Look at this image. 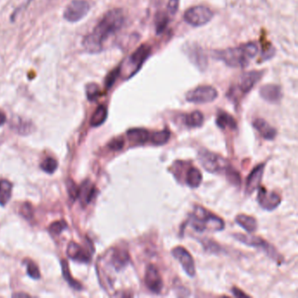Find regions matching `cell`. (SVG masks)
<instances>
[{
	"mask_svg": "<svg viewBox=\"0 0 298 298\" xmlns=\"http://www.w3.org/2000/svg\"><path fill=\"white\" fill-rule=\"evenodd\" d=\"M21 215L27 220H31L33 216V210L29 203L23 204V206H21Z\"/></svg>",
	"mask_w": 298,
	"mask_h": 298,
	"instance_id": "obj_38",
	"label": "cell"
},
{
	"mask_svg": "<svg viewBox=\"0 0 298 298\" xmlns=\"http://www.w3.org/2000/svg\"><path fill=\"white\" fill-rule=\"evenodd\" d=\"M178 4H179V0H169L167 10H168L170 15H173V16L175 15V13L177 12V8H178Z\"/></svg>",
	"mask_w": 298,
	"mask_h": 298,
	"instance_id": "obj_41",
	"label": "cell"
},
{
	"mask_svg": "<svg viewBox=\"0 0 298 298\" xmlns=\"http://www.w3.org/2000/svg\"><path fill=\"white\" fill-rule=\"evenodd\" d=\"M168 23V19L165 14H162V15H158L157 16V21H156V29H157V33H160V32L164 31V29L166 27V25Z\"/></svg>",
	"mask_w": 298,
	"mask_h": 298,
	"instance_id": "obj_35",
	"label": "cell"
},
{
	"mask_svg": "<svg viewBox=\"0 0 298 298\" xmlns=\"http://www.w3.org/2000/svg\"><path fill=\"white\" fill-rule=\"evenodd\" d=\"M232 292H233V294H234L235 297H238V298H242V297H248V295L243 293L242 290H239V289H237V288H233Z\"/></svg>",
	"mask_w": 298,
	"mask_h": 298,
	"instance_id": "obj_43",
	"label": "cell"
},
{
	"mask_svg": "<svg viewBox=\"0 0 298 298\" xmlns=\"http://www.w3.org/2000/svg\"><path fill=\"white\" fill-rule=\"evenodd\" d=\"M263 72L262 71H250V72L244 73L241 78L239 79L237 85L234 87V89L230 91H238L242 95H246L251 91V89L258 83L262 79Z\"/></svg>",
	"mask_w": 298,
	"mask_h": 298,
	"instance_id": "obj_10",
	"label": "cell"
},
{
	"mask_svg": "<svg viewBox=\"0 0 298 298\" xmlns=\"http://www.w3.org/2000/svg\"><path fill=\"white\" fill-rule=\"evenodd\" d=\"M254 129L266 140H273L276 137L277 131L271 125L262 118H257L253 122Z\"/></svg>",
	"mask_w": 298,
	"mask_h": 298,
	"instance_id": "obj_18",
	"label": "cell"
},
{
	"mask_svg": "<svg viewBox=\"0 0 298 298\" xmlns=\"http://www.w3.org/2000/svg\"><path fill=\"white\" fill-rule=\"evenodd\" d=\"M67 254L69 255V258H71L76 262L87 263V262H90V260H91V252L85 250L82 247L78 245L74 242L69 243Z\"/></svg>",
	"mask_w": 298,
	"mask_h": 298,
	"instance_id": "obj_15",
	"label": "cell"
},
{
	"mask_svg": "<svg viewBox=\"0 0 298 298\" xmlns=\"http://www.w3.org/2000/svg\"><path fill=\"white\" fill-rule=\"evenodd\" d=\"M145 282L149 291L155 294L161 292L164 287V282L157 267L152 264H149V266L147 267L145 271Z\"/></svg>",
	"mask_w": 298,
	"mask_h": 298,
	"instance_id": "obj_12",
	"label": "cell"
},
{
	"mask_svg": "<svg viewBox=\"0 0 298 298\" xmlns=\"http://www.w3.org/2000/svg\"><path fill=\"white\" fill-rule=\"evenodd\" d=\"M184 123L189 128H199L204 123V116L200 111H194L184 117Z\"/></svg>",
	"mask_w": 298,
	"mask_h": 298,
	"instance_id": "obj_25",
	"label": "cell"
},
{
	"mask_svg": "<svg viewBox=\"0 0 298 298\" xmlns=\"http://www.w3.org/2000/svg\"><path fill=\"white\" fill-rule=\"evenodd\" d=\"M214 18V12L206 5H195L188 9L184 14L187 24L194 27H200L209 23Z\"/></svg>",
	"mask_w": 298,
	"mask_h": 298,
	"instance_id": "obj_6",
	"label": "cell"
},
{
	"mask_svg": "<svg viewBox=\"0 0 298 298\" xmlns=\"http://www.w3.org/2000/svg\"><path fill=\"white\" fill-rule=\"evenodd\" d=\"M6 121V117L3 112H0V126L4 124V123Z\"/></svg>",
	"mask_w": 298,
	"mask_h": 298,
	"instance_id": "obj_44",
	"label": "cell"
},
{
	"mask_svg": "<svg viewBox=\"0 0 298 298\" xmlns=\"http://www.w3.org/2000/svg\"><path fill=\"white\" fill-rule=\"evenodd\" d=\"M31 125L29 124L28 123H24L22 122L20 124L19 127H14V129H16V131H18L19 133L22 134V135H25V134L30 133V130H31Z\"/></svg>",
	"mask_w": 298,
	"mask_h": 298,
	"instance_id": "obj_42",
	"label": "cell"
},
{
	"mask_svg": "<svg viewBox=\"0 0 298 298\" xmlns=\"http://www.w3.org/2000/svg\"><path fill=\"white\" fill-rule=\"evenodd\" d=\"M234 237L247 246L253 247V248L262 249V251H264L265 254H268V256H270L272 260H274L275 262H281L282 261V256L279 254L274 247L270 244L269 242H267L262 238L243 234H234Z\"/></svg>",
	"mask_w": 298,
	"mask_h": 298,
	"instance_id": "obj_5",
	"label": "cell"
},
{
	"mask_svg": "<svg viewBox=\"0 0 298 298\" xmlns=\"http://www.w3.org/2000/svg\"><path fill=\"white\" fill-rule=\"evenodd\" d=\"M186 53L189 57L191 61L197 66L198 69H202V70L206 69V57L201 48L198 47L196 45L187 47Z\"/></svg>",
	"mask_w": 298,
	"mask_h": 298,
	"instance_id": "obj_17",
	"label": "cell"
},
{
	"mask_svg": "<svg viewBox=\"0 0 298 298\" xmlns=\"http://www.w3.org/2000/svg\"><path fill=\"white\" fill-rule=\"evenodd\" d=\"M190 223L198 232H204L206 230L222 231L225 227L223 220L202 206L194 207V213L191 214Z\"/></svg>",
	"mask_w": 298,
	"mask_h": 298,
	"instance_id": "obj_3",
	"label": "cell"
},
{
	"mask_svg": "<svg viewBox=\"0 0 298 298\" xmlns=\"http://www.w3.org/2000/svg\"><path fill=\"white\" fill-rule=\"evenodd\" d=\"M61 270H62V274H63L65 280L69 282V285L72 287L73 289L76 290H80L82 289L81 283L75 281L74 279H73L72 276H71L70 272H69L68 262L66 261H61Z\"/></svg>",
	"mask_w": 298,
	"mask_h": 298,
	"instance_id": "obj_29",
	"label": "cell"
},
{
	"mask_svg": "<svg viewBox=\"0 0 298 298\" xmlns=\"http://www.w3.org/2000/svg\"><path fill=\"white\" fill-rule=\"evenodd\" d=\"M12 185L5 179L0 180V205L5 206L12 196Z\"/></svg>",
	"mask_w": 298,
	"mask_h": 298,
	"instance_id": "obj_26",
	"label": "cell"
},
{
	"mask_svg": "<svg viewBox=\"0 0 298 298\" xmlns=\"http://www.w3.org/2000/svg\"><path fill=\"white\" fill-rule=\"evenodd\" d=\"M110 256L111 265L117 271L123 270L129 264V255L125 249L112 250Z\"/></svg>",
	"mask_w": 298,
	"mask_h": 298,
	"instance_id": "obj_19",
	"label": "cell"
},
{
	"mask_svg": "<svg viewBox=\"0 0 298 298\" xmlns=\"http://www.w3.org/2000/svg\"><path fill=\"white\" fill-rule=\"evenodd\" d=\"M204 243V247H205V248L206 250H208L210 252H212V253H218L219 251H221V248L220 246L216 244V243H214L213 241H210V240H206V242H203Z\"/></svg>",
	"mask_w": 298,
	"mask_h": 298,
	"instance_id": "obj_39",
	"label": "cell"
},
{
	"mask_svg": "<svg viewBox=\"0 0 298 298\" xmlns=\"http://www.w3.org/2000/svg\"><path fill=\"white\" fill-rule=\"evenodd\" d=\"M258 52L256 43L249 42L236 48H230L225 50L215 51L214 57L224 62L226 66L234 69L245 68L253 61Z\"/></svg>",
	"mask_w": 298,
	"mask_h": 298,
	"instance_id": "obj_2",
	"label": "cell"
},
{
	"mask_svg": "<svg viewBox=\"0 0 298 298\" xmlns=\"http://www.w3.org/2000/svg\"><path fill=\"white\" fill-rule=\"evenodd\" d=\"M150 53V48L148 45H142L135 52L129 57V59L125 62L124 77L129 79L133 76L135 74L138 72L141 69L142 66L145 63L146 59L149 57Z\"/></svg>",
	"mask_w": 298,
	"mask_h": 298,
	"instance_id": "obj_7",
	"label": "cell"
},
{
	"mask_svg": "<svg viewBox=\"0 0 298 298\" xmlns=\"http://www.w3.org/2000/svg\"><path fill=\"white\" fill-rule=\"evenodd\" d=\"M124 21L121 9H112L106 12L92 31L83 38L82 47L92 53L101 52L105 43L121 30Z\"/></svg>",
	"mask_w": 298,
	"mask_h": 298,
	"instance_id": "obj_1",
	"label": "cell"
},
{
	"mask_svg": "<svg viewBox=\"0 0 298 298\" xmlns=\"http://www.w3.org/2000/svg\"><path fill=\"white\" fill-rule=\"evenodd\" d=\"M12 297H14V298H18V297H29V295L24 294V293H19V294H14L12 295Z\"/></svg>",
	"mask_w": 298,
	"mask_h": 298,
	"instance_id": "obj_45",
	"label": "cell"
},
{
	"mask_svg": "<svg viewBox=\"0 0 298 298\" xmlns=\"http://www.w3.org/2000/svg\"><path fill=\"white\" fill-rule=\"evenodd\" d=\"M201 182L202 174L200 171L196 167H190L185 176L186 185L191 188H197L201 184Z\"/></svg>",
	"mask_w": 298,
	"mask_h": 298,
	"instance_id": "obj_24",
	"label": "cell"
},
{
	"mask_svg": "<svg viewBox=\"0 0 298 298\" xmlns=\"http://www.w3.org/2000/svg\"><path fill=\"white\" fill-rule=\"evenodd\" d=\"M86 94L89 101H96L100 96V89L96 83H90L86 87Z\"/></svg>",
	"mask_w": 298,
	"mask_h": 298,
	"instance_id": "obj_31",
	"label": "cell"
},
{
	"mask_svg": "<svg viewBox=\"0 0 298 298\" xmlns=\"http://www.w3.org/2000/svg\"><path fill=\"white\" fill-rule=\"evenodd\" d=\"M216 124L218 127L222 129H235L237 128V124L234 117L222 110L218 113Z\"/></svg>",
	"mask_w": 298,
	"mask_h": 298,
	"instance_id": "obj_22",
	"label": "cell"
},
{
	"mask_svg": "<svg viewBox=\"0 0 298 298\" xmlns=\"http://www.w3.org/2000/svg\"><path fill=\"white\" fill-rule=\"evenodd\" d=\"M198 157L204 169L211 174L226 172L230 166L229 163L224 157L207 149H200Z\"/></svg>",
	"mask_w": 298,
	"mask_h": 298,
	"instance_id": "obj_4",
	"label": "cell"
},
{
	"mask_svg": "<svg viewBox=\"0 0 298 298\" xmlns=\"http://www.w3.org/2000/svg\"><path fill=\"white\" fill-rule=\"evenodd\" d=\"M27 274L32 279H39V278L41 277L40 270L38 269V267L32 262L27 263Z\"/></svg>",
	"mask_w": 298,
	"mask_h": 298,
	"instance_id": "obj_37",
	"label": "cell"
},
{
	"mask_svg": "<svg viewBox=\"0 0 298 298\" xmlns=\"http://www.w3.org/2000/svg\"><path fill=\"white\" fill-rule=\"evenodd\" d=\"M90 11V4L86 0H72L63 12L65 20L70 23L81 21Z\"/></svg>",
	"mask_w": 298,
	"mask_h": 298,
	"instance_id": "obj_8",
	"label": "cell"
},
{
	"mask_svg": "<svg viewBox=\"0 0 298 298\" xmlns=\"http://www.w3.org/2000/svg\"><path fill=\"white\" fill-rule=\"evenodd\" d=\"M151 133L147 129L142 128L129 129L127 131V137L129 141L133 143L134 145H144L149 142Z\"/></svg>",
	"mask_w": 298,
	"mask_h": 298,
	"instance_id": "obj_20",
	"label": "cell"
},
{
	"mask_svg": "<svg viewBox=\"0 0 298 298\" xmlns=\"http://www.w3.org/2000/svg\"><path fill=\"white\" fill-rule=\"evenodd\" d=\"M226 175L227 180H229L230 183H232L234 185H241V176L231 165L226 170Z\"/></svg>",
	"mask_w": 298,
	"mask_h": 298,
	"instance_id": "obj_32",
	"label": "cell"
},
{
	"mask_svg": "<svg viewBox=\"0 0 298 298\" xmlns=\"http://www.w3.org/2000/svg\"><path fill=\"white\" fill-rule=\"evenodd\" d=\"M67 185H68L69 197L71 198L73 200H75L78 198V194H79V187L77 186L74 182L73 181L72 179L69 180Z\"/></svg>",
	"mask_w": 298,
	"mask_h": 298,
	"instance_id": "obj_36",
	"label": "cell"
},
{
	"mask_svg": "<svg viewBox=\"0 0 298 298\" xmlns=\"http://www.w3.org/2000/svg\"><path fill=\"white\" fill-rule=\"evenodd\" d=\"M107 117H108V109L104 105H100L93 114L90 120V124L93 127H98L106 121Z\"/></svg>",
	"mask_w": 298,
	"mask_h": 298,
	"instance_id": "obj_27",
	"label": "cell"
},
{
	"mask_svg": "<svg viewBox=\"0 0 298 298\" xmlns=\"http://www.w3.org/2000/svg\"><path fill=\"white\" fill-rule=\"evenodd\" d=\"M235 222L248 233H254L257 229V222L254 217L246 214H239L235 218Z\"/></svg>",
	"mask_w": 298,
	"mask_h": 298,
	"instance_id": "obj_23",
	"label": "cell"
},
{
	"mask_svg": "<svg viewBox=\"0 0 298 298\" xmlns=\"http://www.w3.org/2000/svg\"><path fill=\"white\" fill-rule=\"evenodd\" d=\"M218 97V91L212 86H199L190 90L185 95L186 101L193 103L203 104L214 101Z\"/></svg>",
	"mask_w": 298,
	"mask_h": 298,
	"instance_id": "obj_9",
	"label": "cell"
},
{
	"mask_svg": "<svg viewBox=\"0 0 298 298\" xmlns=\"http://www.w3.org/2000/svg\"><path fill=\"white\" fill-rule=\"evenodd\" d=\"M172 254L174 255V257L181 264L185 273L191 277H194L196 273L195 263L194 258L189 252L185 249L184 247H176L172 251Z\"/></svg>",
	"mask_w": 298,
	"mask_h": 298,
	"instance_id": "obj_11",
	"label": "cell"
},
{
	"mask_svg": "<svg viewBox=\"0 0 298 298\" xmlns=\"http://www.w3.org/2000/svg\"><path fill=\"white\" fill-rule=\"evenodd\" d=\"M170 137H171V133L169 130L164 129L161 131H157V132H152L150 135V139L149 142L155 145H164L169 141Z\"/></svg>",
	"mask_w": 298,
	"mask_h": 298,
	"instance_id": "obj_28",
	"label": "cell"
},
{
	"mask_svg": "<svg viewBox=\"0 0 298 298\" xmlns=\"http://www.w3.org/2000/svg\"><path fill=\"white\" fill-rule=\"evenodd\" d=\"M259 93L263 100L270 103H277L282 100V89L278 85H264L260 89Z\"/></svg>",
	"mask_w": 298,
	"mask_h": 298,
	"instance_id": "obj_14",
	"label": "cell"
},
{
	"mask_svg": "<svg viewBox=\"0 0 298 298\" xmlns=\"http://www.w3.org/2000/svg\"><path fill=\"white\" fill-rule=\"evenodd\" d=\"M120 74H121L120 73V67L114 69L111 72L109 73L108 76L106 77V80H105V86H106L107 89H110L113 86L115 81H117V77L119 76Z\"/></svg>",
	"mask_w": 298,
	"mask_h": 298,
	"instance_id": "obj_33",
	"label": "cell"
},
{
	"mask_svg": "<svg viewBox=\"0 0 298 298\" xmlns=\"http://www.w3.org/2000/svg\"><path fill=\"white\" fill-rule=\"evenodd\" d=\"M67 223L64 221H60V222H53L50 226H49V231L52 234H60L63 230L67 228Z\"/></svg>",
	"mask_w": 298,
	"mask_h": 298,
	"instance_id": "obj_34",
	"label": "cell"
},
{
	"mask_svg": "<svg viewBox=\"0 0 298 298\" xmlns=\"http://www.w3.org/2000/svg\"><path fill=\"white\" fill-rule=\"evenodd\" d=\"M57 161L52 157L46 158L44 161L41 163V168L47 174H53L57 169Z\"/></svg>",
	"mask_w": 298,
	"mask_h": 298,
	"instance_id": "obj_30",
	"label": "cell"
},
{
	"mask_svg": "<svg viewBox=\"0 0 298 298\" xmlns=\"http://www.w3.org/2000/svg\"><path fill=\"white\" fill-rule=\"evenodd\" d=\"M257 201L263 209L272 211L281 204V197L274 192H269L266 188L261 187L258 192Z\"/></svg>",
	"mask_w": 298,
	"mask_h": 298,
	"instance_id": "obj_13",
	"label": "cell"
},
{
	"mask_svg": "<svg viewBox=\"0 0 298 298\" xmlns=\"http://www.w3.org/2000/svg\"><path fill=\"white\" fill-rule=\"evenodd\" d=\"M124 139L119 137V138H116V139H113L112 141L110 142L109 144V147L113 150H119L124 147Z\"/></svg>",
	"mask_w": 298,
	"mask_h": 298,
	"instance_id": "obj_40",
	"label": "cell"
},
{
	"mask_svg": "<svg viewBox=\"0 0 298 298\" xmlns=\"http://www.w3.org/2000/svg\"><path fill=\"white\" fill-rule=\"evenodd\" d=\"M265 165L262 164L256 166L248 177L246 183V191L248 194H251L257 189L262 182V176L264 173Z\"/></svg>",
	"mask_w": 298,
	"mask_h": 298,
	"instance_id": "obj_16",
	"label": "cell"
},
{
	"mask_svg": "<svg viewBox=\"0 0 298 298\" xmlns=\"http://www.w3.org/2000/svg\"><path fill=\"white\" fill-rule=\"evenodd\" d=\"M96 194V187L91 182L87 180L79 187L78 199L81 200V205L86 206L92 200Z\"/></svg>",
	"mask_w": 298,
	"mask_h": 298,
	"instance_id": "obj_21",
	"label": "cell"
}]
</instances>
